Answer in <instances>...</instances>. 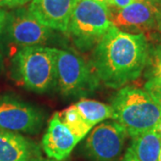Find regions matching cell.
<instances>
[{"mask_svg":"<svg viewBox=\"0 0 161 161\" xmlns=\"http://www.w3.org/2000/svg\"><path fill=\"white\" fill-rule=\"evenodd\" d=\"M149 49L145 35L126 32L113 24L94 47L92 67L106 86L121 89L141 76Z\"/></svg>","mask_w":161,"mask_h":161,"instance_id":"obj_1","label":"cell"},{"mask_svg":"<svg viewBox=\"0 0 161 161\" xmlns=\"http://www.w3.org/2000/svg\"><path fill=\"white\" fill-rule=\"evenodd\" d=\"M112 119L125 128L132 138L155 129L161 121V107L145 90L121 88L111 99Z\"/></svg>","mask_w":161,"mask_h":161,"instance_id":"obj_2","label":"cell"},{"mask_svg":"<svg viewBox=\"0 0 161 161\" xmlns=\"http://www.w3.org/2000/svg\"><path fill=\"white\" fill-rule=\"evenodd\" d=\"M57 50L47 46L21 47L12 59L14 76L31 92H49L57 82Z\"/></svg>","mask_w":161,"mask_h":161,"instance_id":"obj_3","label":"cell"},{"mask_svg":"<svg viewBox=\"0 0 161 161\" xmlns=\"http://www.w3.org/2000/svg\"><path fill=\"white\" fill-rule=\"evenodd\" d=\"M112 25L108 7L94 0H77L67 32L75 46L86 51L95 47Z\"/></svg>","mask_w":161,"mask_h":161,"instance_id":"obj_4","label":"cell"},{"mask_svg":"<svg viewBox=\"0 0 161 161\" xmlns=\"http://www.w3.org/2000/svg\"><path fill=\"white\" fill-rule=\"evenodd\" d=\"M99 85L93 67L83 58L68 50H57V82L59 92L65 97H79L92 93Z\"/></svg>","mask_w":161,"mask_h":161,"instance_id":"obj_5","label":"cell"},{"mask_svg":"<svg viewBox=\"0 0 161 161\" xmlns=\"http://www.w3.org/2000/svg\"><path fill=\"white\" fill-rule=\"evenodd\" d=\"M0 35L8 43L21 47L47 46L54 37L50 28L41 24L23 7L7 12L6 24Z\"/></svg>","mask_w":161,"mask_h":161,"instance_id":"obj_6","label":"cell"},{"mask_svg":"<svg viewBox=\"0 0 161 161\" xmlns=\"http://www.w3.org/2000/svg\"><path fill=\"white\" fill-rule=\"evenodd\" d=\"M44 123V114L31 104L11 94L0 95V129L37 133Z\"/></svg>","mask_w":161,"mask_h":161,"instance_id":"obj_7","label":"cell"},{"mask_svg":"<svg viewBox=\"0 0 161 161\" xmlns=\"http://www.w3.org/2000/svg\"><path fill=\"white\" fill-rule=\"evenodd\" d=\"M110 16L115 27L126 32L161 31V9L152 0H134L125 8L110 10Z\"/></svg>","mask_w":161,"mask_h":161,"instance_id":"obj_8","label":"cell"},{"mask_svg":"<svg viewBox=\"0 0 161 161\" xmlns=\"http://www.w3.org/2000/svg\"><path fill=\"white\" fill-rule=\"evenodd\" d=\"M127 132L115 121H106L92 129L85 151L93 161H114L123 151Z\"/></svg>","mask_w":161,"mask_h":161,"instance_id":"obj_9","label":"cell"},{"mask_svg":"<svg viewBox=\"0 0 161 161\" xmlns=\"http://www.w3.org/2000/svg\"><path fill=\"white\" fill-rule=\"evenodd\" d=\"M77 0H31L28 11L41 24L66 32Z\"/></svg>","mask_w":161,"mask_h":161,"instance_id":"obj_10","label":"cell"},{"mask_svg":"<svg viewBox=\"0 0 161 161\" xmlns=\"http://www.w3.org/2000/svg\"><path fill=\"white\" fill-rule=\"evenodd\" d=\"M78 142L76 137L60 121L58 113H55L42 138V149L47 158L55 161L64 160Z\"/></svg>","mask_w":161,"mask_h":161,"instance_id":"obj_11","label":"cell"},{"mask_svg":"<svg viewBox=\"0 0 161 161\" xmlns=\"http://www.w3.org/2000/svg\"><path fill=\"white\" fill-rule=\"evenodd\" d=\"M40 156L39 147L31 140L0 129V161H31Z\"/></svg>","mask_w":161,"mask_h":161,"instance_id":"obj_12","label":"cell"},{"mask_svg":"<svg viewBox=\"0 0 161 161\" xmlns=\"http://www.w3.org/2000/svg\"><path fill=\"white\" fill-rule=\"evenodd\" d=\"M129 149L139 161H158L161 149V135L155 129L132 138Z\"/></svg>","mask_w":161,"mask_h":161,"instance_id":"obj_13","label":"cell"},{"mask_svg":"<svg viewBox=\"0 0 161 161\" xmlns=\"http://www.w3.org/2000/svg\"><path fill=\"white\" fill-rule=\"evenodd\" d=\"M75 107L83 119L92 127L113 116L110 105L97 100L82 98L75 104Z\"/></svg>","mask_w":161,"mask_h":161,"instance_id":"obj_14","label":"cell"},{"mask_svg":"<svg viewBox=\"0 0 161 161\" xmlns=\"http://www.w3.org/2000/svg\"><path fill=\"white\" fill-rule=\"evenodd\" d=\"M58 116L60 121L69 129L79 142L84 138L93 128L83 119L75 105L58 113Z\"/></svg>","mask_w":161,"mask_h":161,"instance_id":"obj_15","label":"cell"},{"mask_svg":"<svg viewBox=\"0 0 161 161\" xmlns=\"http://www.w3.org/2000/svg\"><path fill=\"white\" fill-rule=\"evenodd\" d=\"M146 76L148 79H161V45L150 47L146 65Z\"/></svg>","mask_w":161,"mask_h":161,"instance_id":"obj_16","label":"cell"},{"mask_svg":"<svg viewBox=\"0 0 161 161\" xmlns=\"http://www.w3.org/2000/svg\"><path fill=\"white\" fill-rule=\"evenodd\" d=\"M144 90L161 107V79H149L144 85Z\"/></svg>","mask_w":161,"mask_h":161,"instance_id":"obj_17","label":"cell"},{"mask_svg":"<svg viewBox=\"0 0 161 161\" xmlns=\"http://www.w3.org/2000/svg\"><path fill=\"white\" fill-rule=\"evenodd\" d=\"M31 0H0V8L15 9L26 5Z\"/></svg>","mask_w":161,"mask_h":161,"instance_id":"obj_18","label":"cell"},{"mask_svg":"<svg viewBox=\"0 0 161 161\" xmlns=\"http://www.w3.org/2000/svg\"><path fill=\"white\" fill-rule=\"evenodd\" d=\"M133 1L134 0H111V7H114L115 9H122L132 4Z\"/></svg>","mask_w":161,"mask_h":161,"instance_id":"obj_19","label":"cell"},{"mask_svg":"<svg viewBox=\"0 0 161 161\" xmlns=\"http://www.w3.org/2000/svg\"><path fill=\"white\" fill-rule=\"evenodd\" d=\"M6 16H7V12L3 8H0V34L2 33L4 27H5V24H6Z\"/></svg>","mask_w":161,"mask_h":161,"instance_id":"obj_20","label":"cell"},{"mask_svg":"<svg viewBox=\"0 0 161 161\" xmlns=\"http://www.w3.org/2000/svg\"><path fill=\"white\" fill-rule=\"evenodd\" d=\"M123 161H139L136 157L134 156V154L132 153V151L130 149H128L125 155V158H124V160Z\"/></svg>","mask_w":161,"mask_h":161,"instance_id":"obj_21","label":"cell"},{"mask_svg":"<svg viewBox=\"0 0 161 161\" xmlns=\"http://www.w3.org/2000/svg\"><path fill=\"white\" fill-rule=\"evenodd\" d=\"M94 1L100 3V4H102V5L106 6L107 7H108V8H109L110 6H112V5H111V0H94Z\"/></svg>","mask_w":161,"mask_h":161,"instance_id":"obj_22","label":"cell"},{"mask_svg":"<svg viewBox=\"0 0 161 161\" xmlns=\"http://www.w3.org/2000/svg\"><path fill=\"white\" fill-rule=\"evenodd\" d=\"M31 161H55V160H52L50 158H48V159H46V158H43L41 156L40 157H37V158H35L33 159H31Z\"/></svg>","mask_w":161,"mask_h":161,"instance_id":"obj_23","label":"cell"},{"mask_svg":"<svg viewBox=\"0 0 161 161\" xmlns=\"http://www.w3.org/2000/svg\"><path fill=\"white\" fill-rule=\"evenodd\" d=\"M3 68V58H2V54L0 52V71Z\"/></svg>","mask_w":161,"mask_h":161,"instance_id":"obj_24","label":"cell"},{"mask_svg":"<svg viewBox=\"0 0 161 161\" xmlns=\"http://www.w3.org/2000/svg\"><path fill=\"white\" fill-rule=\"evenodd\" d=\"M158 161H161V149H160V152H159V157H158Z\"/></svg>","mask_w":161,"mask_h":161,"instance_id":"obj_25","label":"cell"},{"mask_svg":"<svg viewBox=\"0 0 161 161\" xmlns=\"http://www.w3.org/2000/svg\"><path fill=\"white\" fill-rule=\"evenodd\" d=\"M160 1H161V0H160Z\"/></svg>","mask_w":161,"mask_h":161,"instance_id":"obj_26","label":"cell"}]
</instances>
